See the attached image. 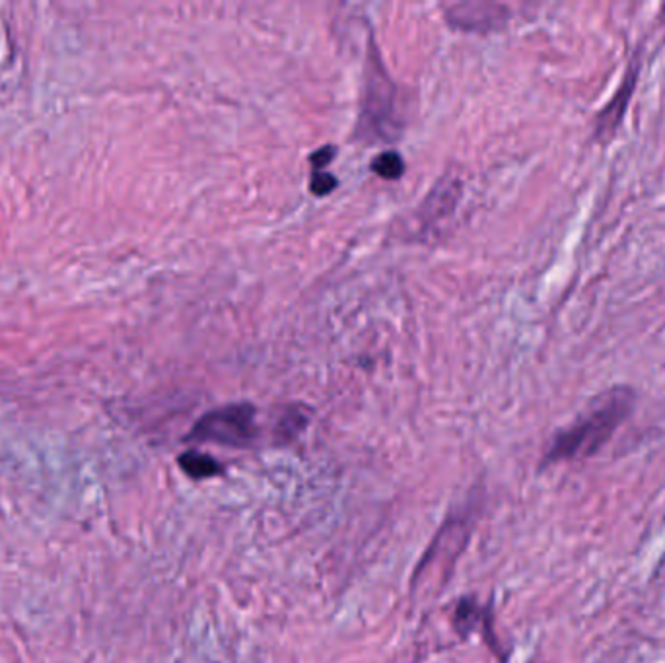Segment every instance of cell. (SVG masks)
<instances>
[{"instance_id":"obj_9","label":"cell","mask_w":665,"mask_h":663,"mask_svg":"<svg viewBox=\"0 0 665 663\" xmlns=\"http://www.w3.org/2000/svg\"><path fill=\"white\" fill-rule=\"evenodd\" d=\"M479 617H481L479 607L473 601L463 599L455 611V627L461 634H467L469 630L475 629Z\"/></svg>"},{"instance_id":"obj_11","label":"cell","mask_w":665,"mask_h":663,"mask_svg":"<svg viewBox=\"0 0 665 663\" xmlns=\"http://www.w3.org/2000/svg\"><path fill=\"white\" fill-rule=\"evenodd\" d=\"M335 148L333 146H323V148H319L317 152H314L312 154V166H314V172H323V168L325 166H329L331 162H333V158H335Z\"/></svg>"},{"instance_id":"obj_10","label":"cell","mask_w":665,"mask_h":663,"mask_svg":"<svg viewBox=\"0 0 665 663\" xmlns=\"http://www.w3.org/2000/svg\"><path fill=\"white\" fill-rule=\"evenodd\" d=\"M310 187H312L314 195L325 197V195H329L337 187V179L331 174H325V172H314L312 174V181H310Z\"/></svg>"},{"instance_id":"obj_8","label":"cell","mask_w":665,"mask_h":663,"mask_svg":"<svg viewBox=\"0 0 665 663\" xmlns=\"http://www.w3.org/2000/svg\"><path fill=\"white\" fill-rule=\"evenodd\" d=\"M372 172L384 179H399L405 172V162L397 152H384L372 162Z\"/></svg>"},{"instance_id":"obj_4","label":"cell","mask_w":665,"mask_h":663,"mask_svg":"<svg viewBox=\"0 0 665 663\" xmlns=\"http://www.w3.org/2000/svg\"><path fill=\"white\" fill-rule=\"evenodd\" d=\"M504 8L498 4H454L446 6V18L461 30H487L502 20Z\"/></svg>"},{"instance_id":"obj_6","label":"cell","mask_w":665,"mask_h":663,"mask_svg":"<svg viewBox=\"0 0 665 663\" xmlns=\"http://www.w3.org/2000/svg\"><path fill=\"white\" fill-rule=\"evenodd\" d=\"M177 463H179L181 471L195 481L210 479V477H216L222 473V465L214 457L201 454V452H193V450L179 455Z\"/></svg>"},{"instance_id":"obj_5","label":"cell","mask_w":665,"mask_h":663,"mask_svg":"<svg viewBox=\"0 0 665 663\" xmlns=\"http://www.w3.org/2000/svg\"><path fill=\"white\" fill-rule=\"evenodd\" d=\"M459 193H461V187L454 179L446 177L440 185H436L432 189V193L428 195V199L424 201V212L430 216L428 222H436L442 216L452 214L459 201Z\"/></svg>"},{"instance_id":"obj_7","label":"cell","mask_w":665,"mask_h":663,"mask_svg":"<svg viewBox=\"0 0 665 663\" xmlns=\"http://www.w3.org/2000/svg\"><path fill=\"white\" fill-rule=\"evenodd\" d=\"M306 424H308V415L304 413L302 407H288L277 422V436L282 442H288L296 438Z\"/></svg>"},{"instance_id":"obj_3","label":"cell","mask_w":665,"mask_h":663,"mask_svg":"<svg viewBox=\"0 0 665 663\" xmlns=\"http://www.w3.org/2000/svg\"><path fill=\"white\" fill-rule=\"evenodd\" d=\"M257 436L255 409L247 403L220 407L201 417L189 432V440L214 442L220 446L244 448Z\"/></svg>"},{"instance_id":"obj_2","label":"cell","mask_w":665,"mask_h":663,"mask_svg":"<svg viewBox=\"0 0 665 663\" xmlns=\"http://www.w3.org/2000/svg\"><path fill=\"white\" fill-rule=\"evenodd\" d=\"M401 127L403 125L397 109V86L389 78L382 63V55L372 41L368 49L364 96L360 119L356 125V137L366 142H393L399 137Z\"/></svg>"},{"instance_id":"obj_1","label":"cell","mask_w":665,"mask_h":663,"mask_svg":"<svg viewBox=\"0 0 665 663\" xmlns=\"http://www.w3.org/2000/svg\"><path fill=\"white\" fill-rule=\"evenodd\" d=\"M632 403L634 395L625 387H617L603 395L584 417L555 436L543 463L551 465L597 454L629 417Z\"/></svg>"}]
</instances>
